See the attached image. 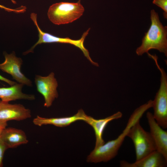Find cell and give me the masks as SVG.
Masks as SVG:
<instances>
[{
	"mask_svg": "<svg viewBox=\"0 0 167 167\" xmlns=\"http://www.w3.org/2000/svg\"><path fill=\"white\" fill-rule=\"evenodd\" d=\"M151 24L142 40L141 45L136 50L139 56L148 53L152 49L158 50L167 56V27L160 22L158 14L152 9L151 11Z\"/></svg>",
	"mask_w": 167,
	"mask_h": 167,
	"instance_id": "1",
	"label": "cell"
},
{
	"mask_svg": "<svg viewBox=\"0 0 167 167\" xmlns=\"http://www.w3.org/2000/svg\"><path fill=\"white\" fill-rule=\"evenodd\" d=\"M61 2L52 4L49 7L47 15L49 20L54 24H68L80 18L84 9L80 3Z\"/></svg>",
	"mask_w": 167,
	"mask_h": 167,
	"instance_id": "2",
	"label": "cell"
},
{
	"mask_svg": "<svg viewBox=\"0 0 167 167\" xmlns=\"http://www.w3.org/2000/svg\"><path fill=\"white\" fill-rule=\"evenodd\" d=\"M161 74V84L159 89L153 101V116L157 123L163 129L167 128V75L164 70L158 62L156 54L151 55Z\"/></svg>",
	"mask_w": 167,
	"mask_h": 167,
	"instance_id": "3",
	"label": "cell"
},
{
	"mask_svg": "<svg viewBox=\"0 0 167 167\" xmlns=\"http://www.w3.org/2000/svg\"><path fill=\"white\" fill-rule=\"evenodd\" d=\"M30 18L37 28L38 32L39 39L37 41L29 50L24 53L26 54L32 52L35 48L38 45L42 43H59L69 44L78 47L83 52L84 56L94 65L98 66L97 63L93 61L89 55V52L84 47V42L85 39L88 34L90 28L84 32L81 37L78 40H73L69 37L62 38L58 37L49 33L43 31L40 28L37 22V14L34 13L31 14Z\"/></svg>",
	"mask_w": 167,
	"mask_h": 167,
	"instance_id": "4",
	"label": "cell"
},
{
	"mask_svg": "<svg viewBox=\"0 0 167 167\" xmlns=\"http://www.w3.org/2000/svg\"><path fill=\"white\" fill-rule=\"evenodd\" d=\"M127 136L132 140L134 144L136 161L156 150L155 143L150 132L143 128L139 120L131 127Z\"/></svg>",
	"mask_w": 167,
	"mask_h": 167,
	"instance_id": "5",
	"label": "cell"
},
{
	"mask_svg": "<svg viewBox=\"0 0 167 167\" xmlns=\"http://www.w3.org/2000/svg\"><path fill=\"white\" fill-rule=\"evenodd\" d=\"M35 82L37 91L43 96L44 106L50 107L56 98L58 96L57 90L58 84L53 72L46 76L36 75Z\"/></svg>",
	"mask_w": 167,
	"mask_h": 167,
	"instance_id": "6",
	"label": "cell"
},
{
	"mask_svg": "<svg viewBox=\"0 0 167 167\" xmlns=\"http://www.w3.org/2000/svg\"><path fill=\"white\" fill-rule=\"evenodd\" d=\"M4 56V61L0 63V70L10 74L14 79L19 83L32 86L31 81L27 78L20 70L23 63L21 58L17 57L14 52L10 54L5 53Z\"/></svg>",
	"mask_w": 167,
	"mask_h": 167,
	"instance_id": "7",
	"label": "cell"
},
{
	"mask_svg": "<svg viewBox=\"0 0 167 167\" xmlns=\"http://www.w3.org/2000/svg\"><path fill=\"white\" fill-rule=\"evenodd\" d=\"M31 117L30 110L23 105L0 101V122H7L12 120L20 121Z\"/></svg>",
	"mask_w": 167,
	"mask_h": 167,
	"instance_id": "8",
	"label": "cell"
},
{
	"mask_svg": "<svg viewBox=\"0 0 167 167\" xmlns=\"http://www.w3.org/2000/svg\"><path fill=\"white\" fill-rule=\"evenodd\" d=\"M146 118L150 127V133L155 143L156 150L167 160V131L157 123L152 113L147 112Z\"/></svg>",
	"mask_w": 167,
	"mask_h": 167,
	"instance_id": "9",
	"label": "cell"
},
{
	"mask_svg": "<svg viewBox=\"0 0 167 167\" xmlns=\"http://www.w3.org/2000/svg\"><path fill=\"white\" fill-rule=\"evenodd\" d=\"M88 115L82 109H79L77 113L73 116L63 117L45 118L39 116L34 118L33 124L40 126L44 125H52L56 126L64 127L78 120H86Z\"/></svg>",
	"mask_w": 167,
	"mask_h": 167,
	"instance_id": "10",
	"label": "cell"
},
{
	"mask_svg": "<svg viewBox=\"0 0 167 167\" xmlns=\"http://www.w3.org/2000/svg\"><path fill=\"white\" fill-rule=\"evenodd\" d=\"M167 160L156 150L133 163L121 161V167H164L167 166Z\"/></svg>",
	"mask_w": 167,
	"mask_h": 167,
	"instance_id": "11",
	"label": "cell"
},
{
	"mask_svg": "<svg viewBox=\"0 0 167 167\" xmlns=\"http://www.w3.org/2000/svg\"><path fill=\"white\" fill-rule=\"evenodd\" d=\"M122 115V113L118 111L103 119H97L90 116H88L85 122L90 125L94 131L96 136L95 147L101 146L105 143L102 137V135L107 124L113 120L121 118Z\"/></svg>",
	"mask_w": 167,
	"mask_h": 167,
	"instance_id": "12",
	"label": "cell"
},
{
	"mask_svg": "<svg viewBox=\"0 0 167 167\" xmlns=\"http://www.w3.org/2000/svg\"><path fill=\"white\" fill-rule=\"evenodd\" d=\"M0 137L7 149L15 148L28 142L25 133L23 131L13 127L5 128Z\"/></svg>",
	"mask_w": 167,
	"mask_h": 167,
	"instance_id": "13",
	"label": "cell"
},
{
	"mask_svg": "<svg viewBox=\"0 0 167 167\" xmlns=\"http://www.w3.org/2000/svg\"><path fill=\"white\" fill-rule=\"evenodd\" d=\"M24 85L22 84L16 83L10 87L0 88V98L1 101L9 102L20 99L34 100V95L25 94L22 92Z\"/></svg>",
	"mask_w": 167,
	"mask_h": 167,
	"instance_id": "14",
	"label": "cell"
},
{
	"mask_svg": "<svg viewBox=\"0 0 167 167\" xmlns=\"http://www.w3.org/2000/svg\"><path fill=\"white\" fill-rule=\"evenodd\" d=\"M161 8L164 11L163 15L165 19H167V0H153L152 2Z\"/></svg>",
	"mask_w": 167,
	"mask_h": 167,
	"instance_id": "15",
	"label": "cell"
},
{
	"mask_svg": "<svg viewBox=\"0 0 167 167\" xmlns=\"http://www.w3.org/2000/svg\"><path fill=\"white\" fill-rule=\"evenodd\" d=\"M0 8L3 9L9 12H14L17 13H23L26 11V7L25 6H21L16 9H11L6 7L0 4Z\"/></svg>",
	"mask_w": 167,
	"mask_h": 167,
	"instance_id": "16",
	"label": "cell"
},
{
	"mask_svg": "<svg viewBox=\"0 0 167 167\" xmlns=\"http://www.w3.org/2000/svg\"><path fill=\"white\" fill-rule=\"evenodd\" d=\"M7 149L5 144L0 137V167L2 165V160L5 151Z\"/></svg>",
	"mask_w": 167,
	"mask_h": 167,
	"instance_id": "17",
	"label": "cell"
},
{
	"mask_svg": "<svg viewBox=\"0 0 167 167\" xmlns=\"http://www.w3.org/2000/svg\"><path fill=\"white\" fill-rule=\"evenodd\" d=\"M0 80H1L5 82L6 83H7L8 84L10 85L11 86H12L16 83L15 82L8 79L2 76L1 75H0Z\"/></svg>",
	"mask_w": 167,
	"mask_h": 167,
	"instance_id": "18",
	"label": "cell"
},
{
	"mask_svg": "<svg viewBox=\"0 0 167 167\" xmlns=\"http://www.w3.org/2000/svg\"><path fill=\"white\" fill-rule=\"evenodd\" d=\"M7 126V122H0V136L3 130Z\"/></svg>",
	"mask_w": 167,
	"mask_h": 167,
	"instance_id": "19",
	"label": "cell"
},
{
	"mask_svg": "<svg viewBox=\"0 0 167 167\" xmlns=\"http://www.w3.org/2000/svg\"><path fill=\"white\" fill-rule=\"evenodd\" d=\"M11 2L14 4H16V2L14 0H11Z\"/></svg>",
	"mask_w": 167,
	"mask_h": 167,
	"instance_id": "20",
	"label": "cell"
}]
</instances>
